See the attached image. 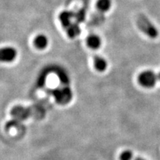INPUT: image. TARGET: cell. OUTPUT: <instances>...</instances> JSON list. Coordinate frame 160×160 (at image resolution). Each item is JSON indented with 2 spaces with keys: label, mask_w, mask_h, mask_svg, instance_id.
<instances>
[{
  "label": "cell",
  "mask_w": 160,
  "mask_h": 160,
  "mask_svg": "<svg viewBox=\"0 0 160 160\" xmlns=\"http://www.w3.org/2000/svg\"><path fill=\"white\" fill-rule=\"evenodd\" d=\"M137 24L139 28L151 39H156L159 36V31L156 26L144 14H139L138 16Z\"/></svg>",
  "instance_id": "obj_1"
},
{
  "label": "cell",
  "mask_w": 160,
  "mask_h": 160,
  "mask_svg": "<svg viewBox=\"0 0 160 160\" xmlns=\"http://www.w3.org/2000/svg\"><path fill=\"white\" fill-rule=\"evenodd\" d=\"M158 79V76L152 71H145L141 73L138 77V81L144 88H151L154 87Z\"/></svg>",
  "instance_id": "obj_2"
},
{
  "label": "cell",
  "mask_w": 160,
  "mask_h": 160,
  "mask_svg": "<svg viewBox=\"0 0 160 160\" xmlns=\"http://www.w3.org/2000/svg\"><path fill=\"white\" fill-rule=\"evenodd\" d=\"M53 93L57 102L62 105L69 102L72 98V93L68 88H57Z\"/></svg>",
  "instance_id": "obj_3"
},
{
  "label": "cell",
  "mask_w": 160,
  "mask_h": 160,
  "mask_svg": "<svg viewBox=\"0 0 160 160\" xmlns=\"http://www.w3.org/2000/svg\"><path fill=\"white\" fill-rule=\"evenodd\" d=\"M17 57V51L13 47H4L0 48V62H11Z\"/></svg>",
  "instance_id": "obj_4"
},
{
  "label": "cell",
  "mask_w": 160,
  "mask_h": 160,
  "mask_svg": "<svg viewBox=\"0 0 160 160\" xmlns=\"http://www.w3.org/2000/svg\"><path fill=\"white\" fill-rule=\"evenodd\" d=\"M30 111L28 108L22 107V106H17L11 111L12 117L15 119L19 120H25L30 117Z\"/></svg>",
  "instance_id": "obj_5"
},
{
  "label": "cell",
  "mask_w": 160,
  "mask_h": 160,
  "mask_svg": "<svg viewBox=\"0 0 160 160\" xmlns=\"http://www.w3.org/2000/svg\"><path fill=\"white\" fill-rule=\"evenodd\" d=\"M87 45L90 48L97 50L102 45V40L96 34H91L87 38Z\"/></svg>",
  "instance_id": "obj_6"
},
{
  "label": "cell",
  "mask_w": 160,
  "mask_h": 160,
  "mask_svg": "<svg viewBox=\"0 0 160 160\" xmlns=\"http://www.w3.org/2000/svg\"><path fill=\"white\" fill-rule=\"evenodd\" d=\"M35 47L39 50H43L48 45V39L46 36L43 34L38 35L33 41Z\"/></svg>",
  "instance_id": "obj_7"
},
{
  "label": "cell",
  "mask_w": 160,
  "mask_h": 160,
  "mask_svg": "<svg viewBox=\"0 0 160 160\" xmlns=\"http://www.w3.org/2000/svg\"><path fill=\"white\" fill-rule=\"evenodd\" d=\"M93 62H94V67L99 72H103L105 71L108 68V62L107 61L102 57H94V60H93Z\"/></svg>",
  "instance_id": "obj_8"
},
{
  "label": "cell",
  "mask_w": 160,
  "mask_h": 160,
  "mask_svg": "<svg viewBox=\"0 0 160 160\" xmlns=\"http://www.w3.org/2000/svg\"><path fill=\"white\" fill-rule=\"evenodd\" d=\"M73 17V13L69 11H65L60 14L59 19L64 27L68 28L71 25V19Z\"/></svg>",
  "instance_id": "obj_9"
},
{
  "label": "cell",
  "mask_w": 160,
  "mask_h": 160,
  "mask_svg": "<svg viewBox=\"0 0 160 160\" xmlns=\"http://www.w3.org/2000/svg\"><path fill=\"white\" fill-rule=\"evenodd\" d=\"M111 0H98L97 2V8L99 11L107 12L111 8Z\"/></svg>",
  "instance_id": "obj_10"
},
{
  "label": "cell",
  "mask_w": 160,
  "mask_h": 160,
  "mask_svg": "<svg viewBox=\"0 0 160 160\" xmlns=\"http://www.w3.org/2000/svg\"><path fill=\"white\" fill-rule=\"evenodd\" d=\"M80 32V29L77 24H71V25L68 28V33L70 37H75L79 34Z\"/></svg>",
  "instance_id": "obj_11"
},
{
  "label": "cell",
  "mask_w": 160,
  "mask_h": 160,
  "mask_svg": "<svg viewBox=\"0 0 160 160\" xmlns=\"http://www.w3.org/2000/svg\"><path fill=\"white\" fill-rule=\"evenodd\" d=\"M133 153L131 151H125L120 155V160H132Z\"/></svg>",
  "instance_id": "obj_12"
},
{
  "label": "cell",
  "mask_w": 160,
  "mask_h": 160,
  "mask_svg": "<svg viewBox=\"0 0 160 160\" xmlns=\"http://www.w3.org/2000/svg\"><path fill=\"white\" fill-rule=\"evenodd\" d=\"M135 160H145V159H143V158H142V157H137L135 159Z\"/></svg>",
  "instance_id": "obj_13"
},
{
  "label": "cell",
  "mask_w": 160,
  "mask_h": 160,
  "mask_svg": "<svg viewBox=\"0 0 160 160\" xmlns=\"http://www.w3.org/2000/svg\"><path fill=\"white\" fill-rule=\"evenodd\" d=\"M158 79L160 80V73H159V75H158Z\"/></svg>",
  "instance_id": "obj_14"
}]
</instances>
